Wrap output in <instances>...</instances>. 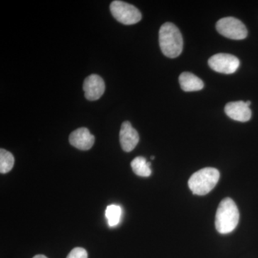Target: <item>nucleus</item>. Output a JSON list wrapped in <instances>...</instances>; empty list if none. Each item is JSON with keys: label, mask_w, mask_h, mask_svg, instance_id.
I'll return each instance as SVG.
<instances>
[{"label": "nucleus", "mask_w": 258, "mask_h": 258, "mask_svg": "<svg viewBox=\"0 0 258 258\" xmlns=\"http://www.w3.org/2000/svg\"><path fill=\"white\" fill-rule=\"evenodd\" d=\"M159 41L161 52L169 58H175L182 52V35L173 23L162 25L159 30Z\"/></svg>", "instance_id": "1"}, {"label": "nucleus", "mask_w": 258, "mask_h": 258, "mask_svg": "<svg viewBox=\"0 0 258 258\" xmlns=\"http://www.w3.org/2000/svg\"><path fill=\"white\" fill-rule=\"evenodd\" d=\"M240 212L235 202L227 198L219 205L215 216V227L220 234L232 232L239 223Z\"/></svg>", "instance_id": "2"}, {"label": "nucleus", "mask_w": 258, "mask_h": 258, "mask_svg": "<svg viewBox=\"0 0 258 258\" xmlns=\"http://www.w3.org/2000/svg\"><path fill=\"white\" fill-rule=\"evenodd\" d=\"M220 176V172L217 169L204 168L194 173L188 181V185L194 195L203 196L208 195L215 187Z\"/></svg>", "instance_id": "3"}, {"label": "nucleus", "mask_w": 258, "mask_h": 258, "mask_svg": "<svg viewBox=\"0 0 258 258\" xmlns=\"http://www.w3.org/2000/svg\"><path fill=\"white\" fill-rule=\"evenodd\" d=\"M110 10L113 18L125 25H134L142 20V13L133 5L115 0L112 2Z\"/></svg>", "instance_id": "4"}, {"label": "nucleus", "mask_w": 258, "mask_h": 258, "mask_svg": "<svg viewBox=\"0 0 258 258\" xmlns=\"http://www.w3.org/2000/svg\"><path fill=\"white\" fill-rule=\"evenodd\" d=\"M216 29L219 33L232 40H243L247 36L245 25L233 17L220 19L216 24Z\"/></svg>", "instance_id": "5"}, {"label": "nucleus", "mask_w": 258, "mask_h": 258, "mask_svg": "<svg viewBox=\"0 0 258 258\" xmlns=\"http://www.w3.org/2000/svg\"><path fill=\"white\" fill-rule=\"evenodd\" d=\"M209 66L213 71L224 74L235 73L240 66V60L230 54L218 53L209 59Z\"/></svg>", "instance_id": "6"}, {"label": "nucleus", "mask_w": 258, "mask_h": 258, "mask_svg": "<svg viewBox=\"0 0 258 258\" xmlns=\"http://www.w3.org/2000/svg\"><path fill=\"white\" fill-rule=\"evenodd\" d=\"M83 88L86 99L93 101H97L103 96L106 86L101 76L92 74L85 79Z\"/></svg>", "instance_id": "7"}, {"label": "nucleus", "mask_w": 258, "mask_h": 258, "mask_svg": "<svg viewBox=\"0 0 258 258\" xmlns=\"http://www.w3.org/2000/svg\"><path fill=\"white\" fill-rule=\"evenodd\" d=\"M119 138L120 146L125 152L133 151L139 142L138 132L133 128L129 121H124L122 123Z\"/></svg>", "instance_id": "8"}, {"label": "nucleus", "mask_w": 258, "mask_h": 258, "mask_svg": "<svg viewBox=\"0 0 258 258\" xmlns=\"http://www.w3.org/2000/svg\"><path fill=\"white\" fill-rule=\"evenodd\" d=\"M69 142L73 147L80 150L87 151L91 149L94 144L95 137L88 128H80L71 134Z\"/></svg>", "instance_id": "9"}, {"label": "nucleus", "mask_w": 258, "mask_h": 258, "mask_svg": "<svg viewBox=\"0 0 258 258\" xmlns=\"http://www.w3.org/2000/svg\"><path fill=\"white\" fill-rule=\"evenodd\" d=\"M225 111L227 116L237 121L247 122L252 116V111L249 106L246 104L245 102L242 101L227 103Z\"/></svg>", "instance_id": "10"}, {"label": "nucleus", "mask_w": 258, "mask_h": 258, "mask_svg": "<svg viewBox=\"0 0 258 258\" xmlns=\"http://www.w3.org/2000/svg\"><path fill=\"white\" fill-rule=\"evenodd\" d=\"M179 81L181 89L186 92L200 91L205 86L200 78L189 72H184L180 75Z\"/></svg>", "instance_id": "11"}, {"label": "nucleus", "mask_w": 258, "mask_h": 258, "mask_svg": "<svg viewBox=\"0 0 258 258\" xmlns=\"http://www.w3.org/2000/svg\"><path fill=\"white\" fill-rule=\"evenodd\" d=\"M133 171L137 175L148 177L152 174L151 162L143 157H136L131 163Z\"/></svg>", "instance_id": "12"}, {"label": "nucleus", "mask_w": 258, "mask_h": 258, "mask_svg": "<svg viewBox=\"0 0 258 258\" xmlns=\"http://www.w3.org/2000/svg\"><path fill=\"white\" fill-rule=\"evenodd\" d=\"M15 164L14 156L5 149H0V172L6 174L12 170Z\"/></svg>", "instance_id": "13"}, {"label": "nucleus", "mask_w": 258, "mask_h": 258, "mask_svg": "<svg viewBox=\"0 0 258 258\" xmlns=\"http://www.w3.org/2000/svg\"><path fill=\"white\" fill-rule=\"evenodd\" d=\"M121 212V208L118 205H111L107 207L106 217L110 227H115L119 223Z\"/></svg>", "instance_id": "14"}, {"label": "nucleus", "mask_w": 258, "mask_h": 258, "mask_svg": "<svg viewBox=\"0 0 258 258\" xmlns=\"http://www.w3.org/2000/svg\"><path fill=\"white\" fill-rule=\"evenodd\" d=\"M67 258H88V252L82 247H76L71 251Z\"/></svg>", "instance_id": "15"}, {"label": "nucleus", "mask_w": 258, "mask_h": 258, "mask_svg": "<svg viewBox=\"0 0 258 258\" xmlns=\"http://www.w3.org/2000/svg\"><path fill=\"white\" fill-rule=\"evenodd\" d=\"M33 258H47L46 256L42 255V254H37L35 255Z\"/></svg>", "instance_id": "16"}, {"label": "nucleus", "mask_w": 258, "mask_h": 258, "mask_svg": "<svg viewBox=\"0 0 258 258\" xmlns=\"http://www.w3.org/2000/svg\"><path fill=\"white\" fill-rule=\"evenodd\" d=\"M245 103H246V104H247V106H250V105H251V102L249 101H246Z\"/></svg>", "instance_id": "17"}, {"label": "nucleus", "mask_w": 258, "mask_h": 258, "mask_svg": "<svg viewBox=\"0 0 258 258\" xmlns=\"http://www.w3.org/2000/svg\"><path fill=\"white\" fill-rule=\"evenodd\" d=\"M154 158H155V157H154V156H152V157H151V159H152V160H154Z\"/></svg>", "instance_id": "18"}]
</instances>
